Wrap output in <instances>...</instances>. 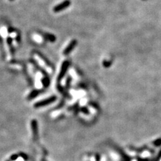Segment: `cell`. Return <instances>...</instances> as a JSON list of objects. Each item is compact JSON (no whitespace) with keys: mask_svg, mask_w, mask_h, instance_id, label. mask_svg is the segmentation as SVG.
I'll return each mask as SVG.
<instances>
[{"mask_svg":"<svg viewBox=\"0 0 161 161\" xmlns=\"http://www.w3.org/2000/svg\"><path fill=\"white\" fill-rule=\"evenodd\" d=\"M76 45H77V40H72L71 42L68 44V46L66 47V48L64 50L63 54H68V53H71V52L73 50V48H74V47H75Z\"/></svg>","mask_w":161,"mask_h":161,"instance_id":"4","label":"cell"},{"mask_svg":"<svg viewBox=\"0 0 161 161\" xmlns=\"http://www.w3.org/2000/svg\"><path fill=\"white\" fill-rule=\"evenodd\" d=\"M10 1H13V0H10Z\"/></svg>","mask_w":161,"mask_h":161,"instance_id":"11","label":"cell"},{"mask_svg":"<svg viewBox=\"0 0 161 161\" xmlns=\"http://www.w3.org/2000/svg\"><path fill=\"white\" fill-rule=\"evenodd\" d=\"M160 161H161V160H160Z\"/></svg>","mask_w":161,"mask_h":161,"instance_id":"12","label":"cell"},{"mask_svg":"<svg viewBox=\"0 0 161 161\" xmlns=\"http://www.w3.org/2000/svg\"><path fill=\"white\" fill-rule=\"evenodd\" d=\"M68 66V62L67 61H65L63 64H62V66L61 67V71H60V73L59 74V77L61 78L64 74H65V72H66V70L67 69V67Z\"/></svg>","mask_w":161,"mask_h":161,"instance_id":"5","label":"cell"},{"mask_svg":"<svg viewBox=\"0 0 161 161\" xmlns=\"http://www.w3.org/2000/svg\"><path fill=\"white\" fill-rule=\"evenodd\" d=\"M35 57H36L37 62H38V63L40 64L41 67H43L48 73H52V68L50 67L49 65H48L47 61L45 60V59H44V57H42V55H40L39 53H36Z\"/></svg>","mask_w":161,"mask_h":161,"instance_id":"1","label":"cell"},{"mask_svg":"<svg viewBox=\"0 0 161 161\" xmlns=\"http://www.w3.org/2000/svg\"><path fill=\"white\" fill-rule=\"evenodd\" d=\"M55 99H56L55 96H53L50 98H48V99H45V100L40 101L36 103V104L34 105V107H42V106H44V105H48V104H51V103H53V101H55Z\"/></svg>","mask_w":161,"mask_h":161,"instance_id":"3","label":"cell"},{"mask_svg":"<svg viewBox=\"0 0 161 161\" xmlns=\"http://www.w3.org/2000/svg\"><path fill=\"white\" fill-rule=\"evenodd\" d=\"M32 128L33 133H34V137H36L37 136V124H36V121L33 120L32 121Z\"/></svg>","mask_w":161,"mask_h":161,"instance_id":"7","label":"cell"},{"mask_svg":"<svg viewBox=\"0 0 161 161\" xmlns=\"http://www.w3.org/2000/svg\"><path fill=\"white\" fill-rule=\"evenodd\" d=\"M42 36H44V38H46L47 40H49L50 42H54L56 40V37L53 35L51 34H49V33H44L42 34Z\"/></svg>","mask_w":161,"mask_h":161,"instance_id":"6","label":"cell"},{"mask_svg":"<svg viewBox=\"0 0 161 161\" xmlns=\"http://www.w3.org/2000/svg\"><path fill=\"white\" fill-rule=\"evenodd\" d=\"M71 3V2L70 0H65V1L62 2V3L56 5V6L53 8V11H54V12L56 13L61 12L62 10H63V9H66V8H67L68 7H69Z\"/></svg>","mask_w":161,"mask_h":161,"instance_id":"2","label":"cell"},{"mask_svg":"<svg viewBox=\"0 0 161 161\" xmlns=\"http://www.w3.org/2000/svg\"><path fill=\"white\" fill-rule=\"evenodd\" d=\"M18 158V155L14 154L13 155L12 157H11V160H16Z\"/></svg>","mask_w":161,"mask_h":161,"instance_id":"9","label":"cell"},{"mask_svg":"<svg viewBox=\"0 0 161 161\" xmlns=\"http://www.w3.org/2000/svg\"><path fill=\"white\" fill-rule=\"evenodd\" d=\"M132 161H136V160H132Z\"/></svg>","mask_w":161,"mask_h":161,"instance_id":"10","label":"cell"},{"mask_svg":"<svg viewBox=\"0 0 161 161\" xmlns=\"http://www.w3.org/2000/svg\"><path fill=\"white\" fill-rule=\"evenodd\" d=\"M38 91H34L32 92V93L30 94V95L28 96V99H32V98L35 97L36 95H38Z\"/></svg>","mask_w":161,"mask_h":161,"instance_id":"8","label":"cell"}]
</instances>
